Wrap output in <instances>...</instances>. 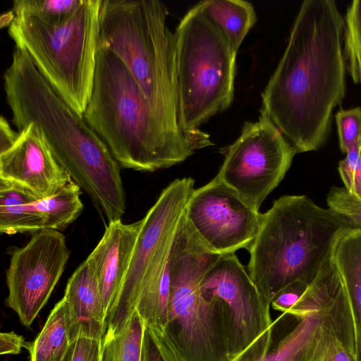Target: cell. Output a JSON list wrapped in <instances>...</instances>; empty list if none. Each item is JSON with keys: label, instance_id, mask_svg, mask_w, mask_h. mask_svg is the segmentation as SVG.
<instances>
[{"label": "cell", "instance_id": "11", "mask_svg": "<svg viewBox=\"0 0 361 361\" xmlns=\"http://www.w3.org/2000/svg\"><path fill=\"white\" fill-rule=\"evenodd\" d=\"M194 180H174L161 192L142 219L130 266L114 307L105 322V333L118 332L135 311L148 273L164 251L171 245L184 216L186 204L194 190Z\"/></svg>", "mask_w": 361, "mask_h": 361}, {"label": "cell", "instance_id": "20", "mask_svg": "<svg viewBox=\"0 0 361 361\" xmlns=\"http://www.w3.org/2000/svg\"><path fill=\"white\" fill-rule=\"evenodd\" d=\"M199 4L237 53L256 23L257 15L253 6L242 0H206Z\"/></svg>", "mask_w": 361, "mask_h": 361}, {"label": "cell", "instance_id": "21", "mask_svg": "<svg viewBox=\"0 0 361 361\" xmlns=\"http://www.w3.org/2000/svg\"><path fill=\"white\" fill-rule=\"evenodd\" d=\"M69 325L68 307L63 298L56 304L31 344V361H62L71 344Z\"/></svg>", "mask_w": 361, "mask_h": 361}, {"label": "cell", "instance_id": "26", "mask_svg": "<svg viewBox=\"0 0 361 361\" xmlns=\"http://www.w3.org/2000/svg\"><path fill=\"white\" fill-rule=\"evenodd\" d=\"M328 209L353 228L361 229V199L344 187L334 186L326 196Z\"/></svg>", "mask_w": 361, "mask_h": 361}, {"label": "cell", "instance_id": "15", "mask_svg": "<svg viewBox=\"0 0 361 361\" xmlns=\"http://www.w3.org/2000/svg\"><path fill=\"white\" fill-rule=\"evenodd\" d=\"M142 224V219L132 224H124L121 219L108 223L102 238L86 259L97 279L105 322L128 272Z\"/></svg>", "mask_w": 361, "mask_h": 361}, {"label": "cell", "instance_id": "25", "mask_svg": "<svg viewBox=\"0 0 361 361\" xmlns=\"http://www.w3.org/2000/svg\"><path fill=\"white\" fill-rule=\"evenodd\" d=\"M83 0H15V16H32L43 20L61 22L72 16Z\"/></svg>", "mask_w": 361, "mask_h": 361}, {"label": "cell", "instance_id": "33", "mask_svg": "<svg viewBox=\"0 0 361 361\" xmlns=\"http://www.w3.org/2000/svg\"><path fill=\"white\" fill-rule=\"evenodd\" d=\"M19 134V132H16L11 128L8 121L1 116L0 118V154L14 145Z\"/></svg>", "mask_w": 361, "mask_h": 361}, {"label": "cell", "instance_id": "1", "mask_svg": "<svg viewBox=\"0 0 361 361\" xmlns=\"http://www.w3.org/2000/svg\"><path fill=\"white\" fill-rule=\"evenodd\" d=\"M343 18L333 0H305L262 93V111L297 153L317 150L345 94Z\"/></svg>", "mask_w": 361, "mask_h": 361}, {"label": "cell", "instance_id": "9", "mask_svg": "<svg viewBox=\"0 0 361 361\" xmlns=\"http://www.w3.org/2000/svg\"><path fill=\"white\" fill-rule=\"evenodd\" d=\"M221 153L224 159L216 177L258 211L297 154L261 110L257 121L245 122L239 137Z\"/></svg>", "mask_w": 361, "mask_h": 361}, {"label": "cell", "instance_id": "32", "mask_svg": "<svg viewBox=\"0 0 361 361\" xmlns=\"http://www.w3.org/2000/svg\"><path fill=\"white\" fill-rule=\"evenodd\" d=\"M30 350L31 344L27 343L23 336L14 332L1 333V355L18 354L22 348Z\"/></svg>", "mask_w": 361, "mask_h": 361}, {"label": "cell", "instance_id": "5", "mask_svg": "<svg viewBox=\"0 0 361 361\" xmlns=\"http://www.w3.org/2000/svg\"><path fill=\"white\" fill-rule=\"evenodd\" d=\"M220 256L196 239L183 216L171 255L164 330L180 361H231L226 308L219 299L200 290L203 276Z\"/></svg>", "mask_w": 361, "mask_h": 361}, {"label": "cell", "instance_id": "34", "mask_svg": "<svg viewBox=\"0 0 361 361\" xmlns=\"http://www.w3.org/2000/svg\"><path fill=\"white\" fill-rule=\"evenodd\" d=\"M326 361H355L353 355L343 345L336 346Z\"/></svg>", "mask_w": 361, "mask_h": 361}, {"label": "cell", "instance_id": "8", "mask_svg": "<svg viewBox=\"0 0 361 361\" xmlns=\"http://www.w3.org/2000/svg\"><path fill=\"white\" fill-rule=\"evenodd\" d=\"M272 329L270 346L247 361H326L340 344L354 355L350 303L334 273L317 274L296 305L273 321Z\"/></svg>", "mask_w": 361, "mask_h": 361}, {"label": "cell", "instance_id": "3", "mask_svg": "<svg viewBox=\"0 0 361 361\" xmlns=\"http://www.w3.org/2000/svg\"><path fill=\"white\" fill-rule=\"evenodd\" d=\"M349 227L306 195H283L262 214L258 232L247 250V271L271 302L288 285L310 284L331 256L337 237Z\"/></svg>", "mask_w": 361, "mask_h": 361}, {"label": "cell", "instance_id": "17", "mask_svg": "<svg viewBox=\"0 0 361 361\" xmlns=\"http://www.w3.org/2000/svg\"><path fill=\"white\" fill-rule=\"evenodd\" d=\"M331 259L343 283L350 303L355 334L354 357L361 361V229L343 230L337 237Z\"/></svg>", "mask_w": 361, "mask_h": 361}, {"label": "cell", "instance_id": "23", "mask_svg": "<svg viewBox=\"0 0 361 361\" xmlns=\"http://www.w3.org/2000/svg\"><path fill=\"white\" fill-rule=\"evenodd\" d=\"M145 326L135 310L118 332L104 335L100 361H140Z\"/></svg>", "mask_w": 361, "mask_h": 361}, {"label": "cell", "instance_id": "12", "mask_svg": "<svg viewBox=\"0 0 361 361\" xmlns=\"http://www.w3.org/2000/svg\"><path fill=\"white\" fill-rule=\"evenodd\" d=\"M262 214L216 176L194 189L184 219L192 235L218 255L249 250L260 225Z\"/></svg>", "mask_w": 361, "mask_h": 361}, {"label": "cell", "instance_id": "35", "mask_svg": "<svg viewBox=\"0 0 361 361\" xmlns=\"http://www.w3.org/2000/svg\"><path fill=\"white\" fill-rule=\"evenodd\" d=\"M350 193L355 195V197L361 199V140L360 162L354 176L353 190Z\"/></svg>", "mask_w": 361, "mask_h": 361}, {"label": "cell", "instance_id": "6", "mask_svg": "<svg viewBox=\"0 0 361 361\" xmlns=\"http://www.w3.org/2000/svg\"><path fill=\"white\" fill-rule=\"evenodd\" d=\"M102 0H83L67 19L15 16L8 34L53 90L83 116L94 82Z\"/></svg>", "mask_w": 361, "mask_h": 361}, {"label": "cell", "instance_id": "10", "mask_svg": "<svg viewBox=\"0 0 361 361\" xmlns=\"http://www.w3.org/2000/svg\"><path fill=\"white\" fill-rule=\"evenodd\" d=\"M201 293L219 299L229 320L231 361H247L264 352L272 341L271 302L259 291L235 254L221 255L209 268Z\"/></svg>", "mask_w": 361, "mask_h": 361}, {"label": "cell", "instance_id": "14", "mask_svg": "<svg viewBox=\"0 0 361 361\" xmlns=\"http://www.w3.org/2000/svg\"><path fill=\"white\" fill-rule=\"evenodd\" d=\"M14 145L0 154V180L16 185L37 200L54 194L71 178L60 166L38 128L28 124Z\"/></svg>", "mask_w": 361, "mask_h": 361}, {"label": "cell", "instance_id": "29", "mask_svg": "<svg viewBox=\"0 0 361 361\" xmlns=\"http://www.w3.org/2000/svg\"><path fill=\"white\" fill-rule=\"evenodd\" d=\"M102 341L80 338L70 344L62 361H100Z\"/></svg>", "mask_w": 361, "mask_h": 361}, {"label": "cell", "instance_id": "27", "mask_svg": "<svg viewBox=\"0 0 361 361\" xmlns=\"http://www.w3.org/2000/svg\"><path fill=\"white\" fill-rule=\"evenodd\" d=\"M140 361H180L164 331L145 326Z\"/></svg>", "mask_w": 361, "mask_h": 361}, {"label": "cell", "instance_id": "22", "mask_svg": "<svg viewBox=\"0 0 361 361\" xmlns=\"http://www.w3.org/2000/svg\"><path fill=\"white\" fill-rule=\"evenodd\" d=\"M81 194V188L71 180L52 195L34 202L42 230L59 231L73 222L83 209Z\"/></svg>", "mask_w": 361, "mask_h": 361}, {"label": "cell", "instance_id": "31", "mask_svg": "<svg viewBox=\"0 0 361 361\" xmlns=\"http://www.w3.org/2000/svg\"><path fill=\"white\" fill-rule=\"evenodd\" d=\"M360 141L352 145L345 152V158L338 164V170L344 188L351 192L355 172L360 162Z\"/></svg>", "mask_w": 361, "mask_h": 361}, {"label": "cell", "instance_id": "13", "mask_svg": "<svg viewBox=\"0 0 361 361\" xmlns=\"http://www.w3.org/2000/svg\"><path fill=\"white\" fill-rule=\"evenodd\" d=\"M8 254L5 302L22 324L30 326L62 275L70 251L60 231L43 229L32 233L25 246L11 248Z\"/></svg>", "mask_w": 361, "mask_h": 361}, {"label": "cell", "instance_id": "18", "mask_svg": "<svg viewBox=\"0 0 361 361\" xmlns=\"http://www.w3.org/2000/svg\"><path fill=\"white\" fill-rule=\"evenodd\" d=\"M173 244L163 252L147 274L135 309L145 326L161 331L167 322Z\"/></svg>", "mask_w": 361, "mask_h": 361}, {"label": "cell", "instance_id": "4", "mask_svg": "<svg viewBox=\"0 0 361 361\" xmlns=\"http://www.w3.org/2000/svg\"><path fill=\"white\" fill-rule=\"evenodd\" d=\"M168 15L157 0H102L98 44L123 61L151 108L183 130L175 36L166 23Z\"/></svg>", "mask_w": 361, "mask_h": 361}, {"label": "cell", "instance_id": "2", "mask_svg": "<svg viewBox=\"0 0 361 361\" xmlns=\"http://www.w3.org/2000/svg\"><path fill=\"white\" fill-rule=\"evenodd\" d=\"M83 118L119 166L135 171L169 168L214 145L208 133L201 129L185 131L160 117L123 61L99 44Z\"/></svg>", "mask_w": 361, "mask_h": 361}, {"label": "cell", "instance_id": "7", "mask_svg": "<svg viewBox=\"0 0 361 361\" xmlns=\"http://www.w3.org/2000/svg\"><path fill=\"white\" fill-rule=\"evenodd\" d=\"M174 36L179 123L195 130L232 104L237 53L199 3L182 18Z\"/></svg>", "mask_w": 361, "mask_h": 361}, {"label": "cell", "instance_id": "19", "mask_svg": "<svg viewBox=\"0 0 361 361\" xmlns=\"http://www.w3.org/2000/svg\"><path fill=\"white\" fill-rule=\"evenodd\" d=\"M37 200L25 190L0 180V232L13 235L42 230L33 204Z\"/></svg>", "mask_w": 361, "mask_h": 361}, {"label": "cell", "instance_id": "16", "mask_svg": "<svg viewBox=\"0 0 361 361\" xmlns=\"http://www.w3.org/2000/svg\"><path fill=\"white\" fill-rule=\"evenodd\" d=\"M63 298L69 310L71 343L80 338L102 341L105 313L97 279L86 259L69 278Z\"/></svg>", "mask_w": 361, "mask_h": 361}, {"label": "cell", "instance_id": "28", "mask_svg": "<svg viewBox=\"0 0 361 361\" xmlns=\"http://www.w3.org/2000/svg\"><path fill=\"white\" fill-rule=\"evenodd\" d=\"M339 140V147L342 152L347 150L361 140V108L341 109L335 115Z\"/></svg>", "mask_w": 361, "mask_h": 361}, {"label": "cell", "instance_id": "30", "mask_svg": "<svg viewBox=\"0 0 361 361\" xmlns=\"http://www.w3.org/2000/svg\"><path fill=\"white\" fill-rule=\"evenodd\" d=\"M308 285L298 281L285 287L271 300V307L281 313L289 312L299 301Z\"/></svg>", "mask_w": 361, "mask_h": 361}, {"label": "cell", "instance_id": "24", "mask_svg": "<svg viewBox=\"0 0 361 361\" xmlns=\"http://www.w3.org/2000/svg\"><path fill=\"white\" fill-rule=\"evenodd\" d=\"M343 21V54L346 71L355 83H361V0L351 2Z\"/></svg>", "mask_w": 361, "mask_h": 361}]
</instances>
